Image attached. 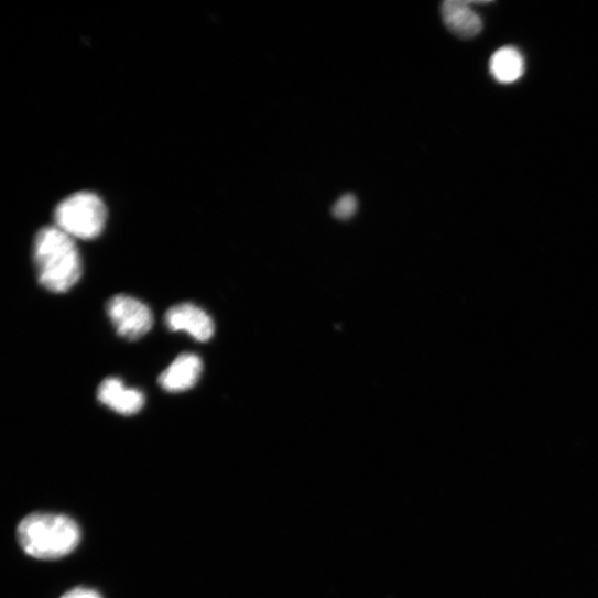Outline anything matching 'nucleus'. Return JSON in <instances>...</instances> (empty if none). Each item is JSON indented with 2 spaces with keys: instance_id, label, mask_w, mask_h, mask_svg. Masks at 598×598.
<instances>
[{
  "instance_id": "f257e3e1",
  "label": "nucleus",
  "mask_w": 598,
  "mask_h": 598,
  "mask_svg": "<svg viewBox=\"0 0 598 598\" xmlns=\"http://www.w3.org/2000/svg\"><path fill=\"white\" fill-rule=\"evenodd\" d=\"M39 281L53 293H66L83 275L78 248L72 237L55 227L40 230L34 242Z\"/></svg>"
},
{
  "instance_id": "f03ea898",
  "label": "nucleus",
  "mask_w": 598,
  "mask_h": 598,
  "mask_svg": "<svg viewBox=\"0 0 598 598\" xmlns=\"http://www.w3.org/2000/svg\"><path fill=\"white\" fill-rule=\"evenodd\" d=\"M19 541L26 554L41 559L69 555L80 543L77 522L64 514L33 513L19 525Z\"/></svg>"
},
{
  "instance_id": "0eeeda50",
  "label": "nucleus",
  "mask_w": 598,
  "mask_h": 598,
  "mask_svg": "<svg viewBox=\"0 0 598 598\" xmlns=\"http://www.w3.org/2000/svg\"><path fill=\"white\" fill-rule=\"evenodd\" d=\"M204 363L195 354L180 355L159 377L160 385L168 392L193 388L202 377Z\"/></svg>"
},
{
  "instance_id": "9d476101",
  "label": "nucleus",
  "mask_w": 598,
  "mask_h": 598,
  "mask_svg": "<svg viewBox=\"0 0 598 598\" xmlns=\"http://www.w3.org/2000/svg\"><path fill=\"white\" fill-rule=\"evenodd\" d=\"M358 203L352 194L343 195L333 208V216L339 221L350 220L357 213Z\"/></svg>"
},
{
  "instance_id": "6e6552de",
  "label": "nucleus",
  "mask_w": 598,
  "mask_h": 598,
  "mask_svg": "<svg viewBox=\"0 0 598 598\" xmlns=\"http://www.w3.org/2000/svg\"><path fill=\"white\" fill-rule=\"evenodd\" d=\"M442 14L447 29L461 40H471L483 29L480 17L471 9L469 2L448 0L443 4Z\"/></svg>"
},
{
  "instance_id": "1a4fd4ad",
  "label": "nucleus",
  "mask_w": 598,
  "mask_h": 598,
  "mask_svg": "<svg viewBox=\"0 0 598 598\" xmlns=\"http://www.w3.org/2000/svg\"><path fill=\"white\" fill-rule=\"evenodd\" d=\"M490 72L498 83H515L524 73L523 57L515 48L503 47L492 56Z\"/></svg>"
},
{
  "instance_id": "20e7f679",
  "label": "nucleus",
  "mask_w": 598,
  "mask_h": 598,
  "mask_svg": "<svg viewBox=\"0 0 598 598\" xmlns=\"http://www.w3.org/2000/svg\"><path fill=\"white\" fill-rule=\"evenodd\" d=\"M107 314L118 335L130 341L142 338L153 326L151 309L141 301L128 295L120 294L110 298Z\"/></svg>"
},
{
  "instance_id": "423d86ee",
  "label": "nucleus",
  "mask_w": 598,
  "mask_h": 598,
  "mask_svg": "<svg viewBox=\"0 0 598 598\" xmlns=\"http://www.w3.org/2000/svg\"><path fill=\"white\" fill-rule=\"evenodd\" d=\"M98 399L101 404L123 416L138 414L145 403L144 394L140 390L127 388L116 377L107 378L100 383Z\"/></svg>"
},
{
  "instance_id": "39448f33",
  "label": "nucleus",
  "mask_w": 598,
  "mask_h": 598,
  "mask_svg": "<svg viewBox=\"0 0 598 598\" xmlns=\"http://www.w3.org/2000/svg\"><path fill=\"white\" fill-rule=\"evenodd\" d=\"M165 324L172 331H186L199 343L209 341L215 335V322L203 308L191 303L171 307L165 314Z\"/></svg>"
},
{
  "instance_id": "9b49d317",
  "label": "nucleus",
  "mask_w": 598,
  "mask_h": 598,
  "mask_svg": "<svg viewBox=\"0 0 598 598\" xmlns=\"http://www.w3.org/2000/svg\"><path fill=\"white\" fill-rule=\"evenodd\" d=\"M61 598H102L99 592L90 588L78 587L66 592Z\"/></svg>"
},
{
  "instance_id": "7ed1b4c3",
  "label": "nucleus",
  "mask_w": 598,
  "mask_h": 598,
  "mask_svg": "<svg viewBox=\"0 0 598 598\" xmlns=\"http://www.w3.org/2000/svg\"><path fill=\"white\" fill-rule=\"evenodd\" d=\"M107 221V209L102 199L91 192H79L65 198L56 208V227L73 239L98 238Z\"/></svg>"
}]
</instances>
